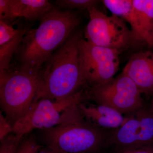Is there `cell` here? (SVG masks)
<instances>
[{"label": "cell", "instance_id": "obj_1", "mask_svg": "<svg viewBox=\"0 0 153 153\" xmlns=\"http://www.w3.org/2000/svg\"><path fill=\"white\" fill-rule=\"evenodd\" d=\"M80 23L77 14L53 7L38 28L30 29L15 53L18 66L41 71L52 54L66 41Z\"/></svg>", "mask_w": 153, "mask_h": 153}, {"label": "cell", "instance_id": "obj_2", "mask_svg": "<svg viewBox=\"0 0 153 153\" xmlns=\"http://www.w3.org/2000/svg\"><path fill=\"white\" fill-rule=\"evenodd\" d=\"M82 37L81 31H74L44 64L34 102L62 100L81 90L85 84L79 64V42Z\"/></svg>", "mask_w": 153, "mask_h": 153}, {"label": "cell", "instance_id": "obj_3", "mask_svg": "<svg viewBox=\"0 0 153 153\" xmlns=\"http://www.w3.org/2000/svg\"><path fill=\"white\" fill-rule=\"evenodd\" d=\"M78 108L63 123L42 130L44 142L56 153H101L115 129L94 125L85 119Z\"/></svg>", "mask_w": 153, "mask_h": 153}, {"label": "cell", "instance_id": "obj_4", "mask_svg": "<svg viewBox=\"0 0 153 153\" xmlns=\"http://www.w3.org/2000/svg\"><path fill=\"white\" fill-rule=\"evenodd\" d=\"M41 74V70L37 72L18 65L0 71L1 107L13 125L27 112L34 102Z\"/></svg>", "mask_w": 153, "mask_h": 153}, {"label": "cell", "instance_id": "obj_5", "mask_svg": "<svg viewBox=\"0 0 153 153\" xmlns=\"http://www.w3.org/2000/svg\"><path fill=\"white\" fill-rule=\"evenodd\" d=\"M88 93L81 89L68 98L60 100L44 99L33 102L23 117L13 125V133L23 137L36 129L43 130L59 125L68 119L78 105L84 102Z\"/></svg>", "mask_w": 153, "mask_h": 153}, {"label": "cell", "instance_id": "obj_6", "mask_svg": "<svg viewBox=\"0 0 153 153\" xmlns=\"http://www.w3.org/2000/svg\"><path fill=\"white\" fill-rule=\"evenodd\" d=\"M88 95L97 104L109 107L125 116L146 105L137 85L123 72L108 82L91 86Z\"/></svg>", "mask_w": 153, "mask_h": 153}, {"label": "cell", "instance_id": "obj_7", "mask_svg": "<svg viewBox=\"0 0 153 153\" xmlns=\"http://www.w3.org/2000/svg\"><path fill=\"white\" fill-rule=\"evenodd\" d=\"M88 11L89 21L84 32L88 42L120 51L134 42L131 30L123 19L114 15L107 16L96 7Z\"/></svg>", "mask_w": 153, "mask_h": 153}, {"label": "cell", "instance_id": "obj_8", "mask_svg": "<svg viewBox=\"0 0 153 153\" xmlns=\"http://www.w3.org/2000/svg\"><path fill=\"white\" fill-rule=\"evenodd\" d=\"M79 64L85 84L91 86L111 80L118 70L121 51L96 46L83 37L79 42Z\"/></svg>", "mask_w": 153, "mask_h": 153}, {"label": "cell", "instance_id": "obj_9", "mask_svg": "<svg viewBox=\"0 0 153 153\" xmlns=\"http://www.w3.org/2000/svg\"><path fill=\"white\" fill-rule=\"evenodd\" d=\"M125 117V122L108 138L106 148L117 151L153 146V110L150 103Z\"/></svg>", "mask_w": 153, "mask_h": 153}, {"label": "cell", "instance_id": "obj_10", "mask_svg": "<svg viewBox=\"0 0 153 153\" xmlns=\"http://www.w3.org/2000/svg\"><path fill=\"white\" fill-rule=\"evenodd\" d=\"M53 7L47 0H0V21L10 25L18 18L41 20Z\"/></svg>", "mask_w": 153, "mask_h": 153}, {"label": "cell", "instance_id": "obj_11", "mask_svg": "<svg viewBox=\"0 0 153 153\" xmlns=\"http://www.w3.org/2000/svg\"><path fill=\"white\" fill-rule=\"evenodd\" d=\"M123 72L132 80L142 94L153 95V52L142 51L130 58Z\"/></svg>", "mask_w": 153, "mask_h": 153}, {"label": "cell", "instance_id": "obj_12", "mask_svg": "<svg viewBox=\"0 0 153 153\" xmlns=\"http://www.w3.org/2000/svg\"><path fill=\"white\" fill-rule=\"evenodd\" d=\"M133 8L126 19L134 42H143L151 47L153 32V0H133Z\"/></svg>", "mask_w": 153, "mask_h": 153}, {"label": "cell", "instance_id": "obj_13", "mask_svg": "<svg viewBox=\"0 0 153 153\" xmlns=\"http://www.w3.org/2000/svg\"><path fill=\"white\" fill-rule=\"evenodd\" d=\"M79 111L85 119L100 128L114 130L119 128L125 122L122 114L109 107L88 104L82 102L78 105Z\"/></svg>", "mask_w": 153, "mask_h": 153}, {"label": "cell", "instance_id": "obj_14", "mask_svg": "<svg viewBox=\"0 0 153 153\" xmlns=\"http://www.w3.org/2000/svg\"><path fill=\"white\" fill-rule=\"evenodd\" d=\"M30 26H22L16 36L3 44H0V71H7L11 66L10 62L15 55Z\"/></svg>", "mask_w": 153, "mask_h": 153}, {"label": "cell", "instance_id": "obj_15", "mask_svg": "<svg viewBox=\"0 0 153 153\" xmlns=\"http://www.w3.org/2000/svg\"><path fill=\"white\" fill-rule=\"evenodd\" d=\"M102 2L111 15L124 21L128 16L133 7V0H104Z\"/></svg>", "mask_w": 153, "mask_h": 153}, {"label": "cell", "instance_id": "obj_16", "mask_svg": "<svg viewBox=\"0 0 153 153\" xmlns=\"http://www.w3.org/2000/svg\"><path fill=\"white\" fill-rule=\"evenodd\" d=\"M58 6L63 8L87 10L96 7L98 1L95 0H58L56 1Z\"/></svg>", "mask_w": 153, "mask_h": 153}, {"label": "cell", "instance_id": "obj_17", "mask_svg": "<svg viewBox=\"0 0 153 153\" xmlns=\"http://www.w3.org/2000/svg\"><path fill=\"white\" fill-rule=\"evenodd\" d=\"M23 137L17 135H9L1 141L0 153H17Z\"/></svg>", "mask_w": 153, "mask_h": 153}, {"label": "cell", "instance_id": "obj_18", "mask_svg": "<svg viewBox=\"0 0 153 153\" xmlns=\"http://www.w3.org/2000/svg\"><path fill=\"white\" fill-rule=\"evenodd\" d=\"M40 148L35 139L31 137L26 139L20 144L17 153H38Z\"/></svg>", "mask_w": 153, "mask_h": 153}, {"label": "cell", "instance_id": "obj_19", "mask_svg": "<svg viewBox=\"0 0 153 153\" xmlns=\"http://www.w3.org/2000/svg\"><path fill=\"white\" fill-rule=\"evenodd\" d=\"M13 133V125L1 112L0 113V140Z\"/></svg>", "mask_w": 153, "mask_h": 153}, {"label": "cell", "instance_id": "obj_20", "mask_svg": "<svg viewBox=\"0 0 153 153\" xmlns=\"http://www.w3.org/2000/svg\"><path fill=\"white\" fill-rule=\"evenodd\" d=\"M113 153H153V146H148L134 149L114 151Z\"/></svg>", "mask_w": 153, "mask_h": 153}, {"label": "cell", "instance_id": "obj_21", "mask_svg": "<svg viewBox=\"0 0 153 153\" xmlns=\"http://www.w3.org/2000/svg\"><path fill=\"white\" fill-rule=\"evenodd\" d=\"M38 153H56L55 152H53L52 150H51L50 149L47 148L46 149H44L41 150L39 151Z\"/></svg>", "mask_w": 153, "mask_h": 153}, {"label": "cell", "instance_id": "obj_22", "mask_svg": "<svg viewBox=\"0 0 153 153\" xmlns=\"http://www.w3.org/2000/svg\"><path fill=\"white\" fill-rule=\"evenodd\" d=\"M151 107L152 108L153 110V95L152 97V99H151V101L150 103Z\"/></svg>", "mask_w": 153, "mask_h": 153}, {"label": "cell", "instance_id": "obj_23", "mask_svg": "<svg viewBox=\"0 0 153 153\" xmlns=\"http://www.w3.org/2000/svg\"><path fill=\"white\" fill-rule=\"evenodd\" d=\"M151 47H153V32L152 36V41H151Z\"/></svg>", "mask_w": 153, "mask_h": 153}]
</instances>
